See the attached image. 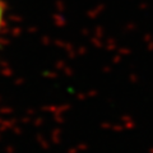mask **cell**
Masks as SVG:
<instances>
[{"mask_svg": "<svg viewBox=\"0 0 153 153\" xmlns=\"http://www.w3.org/2000/svg\"><path fill=\"white\" fill-rule=\"evenodd\" d=\"M1 23H3V7L1 3H0V27H1Z\"/></svg>", "mask_w": 153, "mask_h": 153, "instance_id": "6da1fadb", "label": "cell"}]
</instances>
